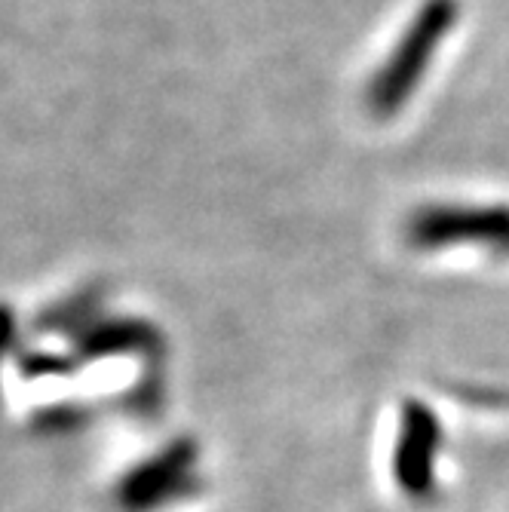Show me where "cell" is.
<instances>
[{"label":"cell","instance_id":"2","mask_svg":"<svg viewBox=\"0 0 509 512\" xmlns=\"http://www.w3.org/2000/svg\"><path fill=\"white\" fill-rule=\"evenodd\" d=\"M408 243L421 252L479 249L509 255V206L497 203H430L408 218Z\"/></svg>","mask_w":509,"mask_h":512},{"label":"cell","instance_id":"1","mask_svg":"<svg viewBox=\"0 0 509 512\" xmlns=\"http://www.w3.org/2000/svg\"><path fill=\"white\" fill-rule=\"evenodd\" d=\"M454 25H457L454 0H424L421 10L411 16L405 31L396 37V46L387 53L375 77L368 80L365 99L375 117H393L399 108L408 105V99L427 77L430 65L442 50V40L454 31Z\"/></svg>","mask_w":509,"mask_h":512}]
</instances>
